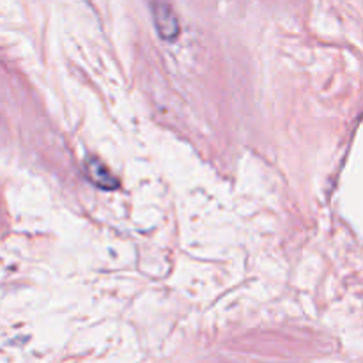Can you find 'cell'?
<instances>
[{"label":"cell","instance_id":"1","mask_svg":"<svg viewBox=\"0 0 363 363\" xmlns=\"http://www.w3.org/2000/svg\"><path fill=\"white\" fill-rule=\"evenodd\" d=\"M85 169H87L89 177H91V181L96 186L103 188V190H113V188H117L116 177L110 174V170L99 160H87Z\"/></svg>","mask_w":363,"mask_h":363}]
</instances>
